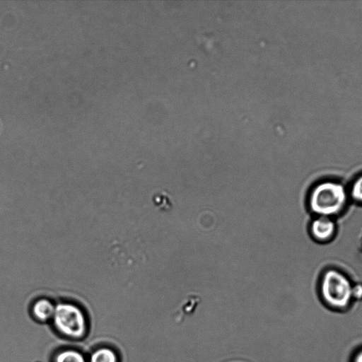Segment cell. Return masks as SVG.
Masks as SVG:
<instances>
[{
	"mask_svg": "<svg viewBox=\"0 0 362 362\" xmlns=\"http://www.w3.org/2000/svg\"><path fill=\"white\" fill-rule=\"evenodd\" d=\"M88 362H120V358L115 348L109 345H101L90 352Z\"/></svg>",
	"mask_w": 362,
	"mask_h": 362,
	"instance_id": "6",
	"label": "cell"
},
{
	"mask_svg": "<svg viewBox=\"0 0 362 362\" xmlns=\"http://www.w3.org/2000/svg\"><path fill=\"white\" fill-rule=\"evenodd\" d=\"M352 362H362V349L355 353Z\"/></svg>",
	"mask_w": 362,
	"mask_h": 362,
	"instance_id": "9",
	"label": "cell"
},
{
	"mask_svg": "<svg viewBox=\"0 0 362 362\" xmlns=\"http://www.w3.org/2000/svg\"><path fill=\"white\" fill-rule=\"evenodd\" d=\"M51 322L54 331L68 340L80 341L88 334L87 313L74 303L66 301L57 303Z\"/></svg>",
	"mask_w": 362,
	"mask_h": 362,
	"instance_id": "3",
	"label": "cell"
},
{
	"mask_svg": "<svg viewBox=\"0 0 362 362\" xmlns=\"http://www.w3.org/2000/svg\"><path fill=\"white\" fill-rule=\"evenodd\" d=\"M337 226L334 218L315 216L309 224L310 237L317 243H327L336 236Z\"/></svg>",
	"mask_w": 362,
	"mask_h": 362,
	"instance_id": "4",
	"label": "cell"
},
{
	"mask_svg": "<svg viewBox=\"0 0 362 362\" xmlns=\"http://www.w3.org/2000/svg\"><path fill=\"white\" fill-rule=\"evenodd\" d=\"M347 189L350 199L362 205V173L354 178Z\"/></svg>",
	"mask_w": 362,
	"mask_h": 362,
	"instance_id": "8",
	"label": "cell"
},
{
	"mask_svg": "<svg viewBox=\"0 0 362 362\" xmlns=\"http://www.w3.org/2000/svg\"><path fill=\"white\" fill-rule=\"evenodd\" d=\"M355 284L346 274L336 268H328L322 273L319 283L322 300L336 310L348 308L354 298Z\"/></svg>",
	"mask_w": 362,
	"mask_h": 362,
	"instance_id": "2",
	"label": "cell"
},
{
	"mask_svg": "<svg viewBox=\"0 0 362 362\" xmlns=\"http://www.w3.org/2000/svg\"><path fill=\"white\" fill-rule=\"evenodd\" d=\"M358 251H359L360 254L362 255V232L361 233V236L359 238Z\"/></svg>",
	"mask_w": 362,
	"mask_h": 362,
	"instance_id": "10",
	"label": "cell"
},
{
	"mask_svg": "<svg viewBox=\"0 0 362 362\" xmlns=\"http://www.w3.org/2000/svg\"><path fill=\"white\" fill-rule=\"evenodd\" d=\"M349 199L347 187L339 181L327 179L316 182L310 188L307 202L314 216L334 218L344 211Z\"/></svg>",
	"mask_w": 362,
	"mask_h": 362,
	"instance_id": "1",
	"label": "cell"
},
{
	"mask_svg": "<svg viewBox=\"0 0 362 362\" xmlns=\"http://www.w3.org/2000/svg\"><path fill=\"white\" fill-rule=\"evenodd\" d=\"M52 362H88V357L83 351L74 347H66L53 352Z\"/></svg>",
	"mask_w": 362,
	"mask_h": 362,
	"instance_id": "7",
	"label": "cell"
},
{
	"mask_svg": "<svg viewBox=\"0 0 362 362\" xmlns=\"http://www.w3.org/2000/svg\"><path fill=\"white\" fill-rule=\"evenodd\" d=\"M56 304L47 298H40L30 306V313L35 320L49 324L54 316Z\"/></svg>",
	"mask_w": 362,
	"mask_h": 362,
	"instance_id": "5",
	"label": "cell"
}]
</instances>
